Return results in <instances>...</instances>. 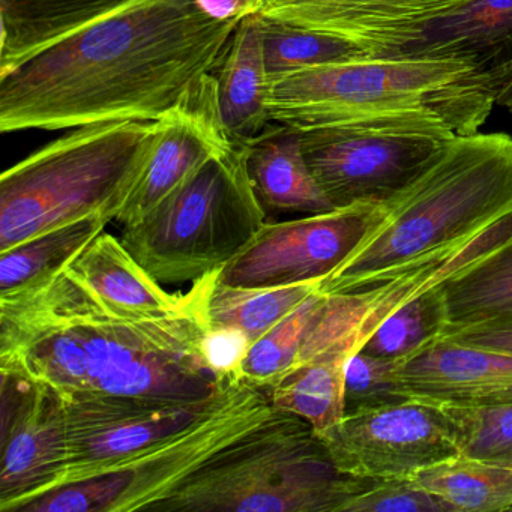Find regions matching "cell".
I'll list each match as a JSON object with an SVG mask.
<instances>
[{"mask_svg":"<svg viewBox=\"0 0 512 512\" xmlns=\"http://www.w3.org/2000/svg\"><path fill=\"white\" fill-rule=\"evenodd\" d=\"M239 22L197 0H137L0 73V131L160 121L215 73Z\"/></svg>","mask_w":512,"mask_h":512,"instance_id":"6da1fadb","label":"cell"},{"mask_svg":"<svg viewBox=\"0 0 512 512\" xmlns=\"http://www.w3.org/2000/svg\"><path fill=\"white\" fill-rule=\"evenodd\" d=\"M193 284L179 310L136 313L62 269L40 286L0 298V373L44 386L64 401L205 400L223 380L203 355V281Z\"/></svg>","mask_w":512,"mask_h":512,"instance_id":"7a4b0ae2","label":"cell"},{"mask_svg":"<svg viewBox=\"0 0 512 512\" xmlns=\"http://www.w3.org/2000/svg\"><path fill=\"white\" fill-rule=\"evenodd\" d=\"M512 214V137L455 136L407 187L380 205L350 256L320 281L325 295L376 286L416 260L460 244Z\"/></svg>","mask_w":512,"mask_h":512,"instance_id":"3957f363","label":"cell"},{"mask_svg":"<svg viewBox=\"0 0 512 512\" xmlns=\"http://www.w3.org/2000/svg\"><path fill=\"white\" fill-rule=\"evenodd\" d=\"M494 106L488 74L461 59L368 56L269 77L271 121L298 130L419 115L467 136Z\"/></svg>","mask_w":512,"mask_h":512,"instance_id":"277c9868","label":"cell"},{"mask_svg":"<svg viewBox=\"0 0 512 512\" xmlns=\"http://www.w3.org/2000/svg\"><path fill=\"white\" fill-rule=\"evenodd\" d=\"M373 481L341 472L307 421L272 409L151 511L343 512Z\"/></svg>","mask_w":512,"mask_h":512,"instance_id":"5b68a950","label":"cell"},{"mask_svg":"<svg viewBox=\"0 0 512 512\" xmlns=\"http://www.w3.org/2000/svg\"><path fill=\"white\" fill-rule=\"evenodd\" d=\"M157 136L158 121L85 125L5 170L0 253L89 215L116 220Z\"/></svg>","mask_w":512,"mask_h":512,"instance_id":"8992f818","label":"cell"},{"mask_svg":"<svg viewBox=\"0 0 512 512\" xmlns=\"http://www.w3.org/2000/svg\"><path fill=\"white\" fill-rule=\"evenodd\" d=\"M268 223L247 146L232 140L133 226L121 242L160 284L196 283L235 259Z\"/></svg>","mask_w":512,"mask_h":512,"instance_id":"52a82bcc","label":"cell"},{"mask_svg":"<svg viewBox=\"0 0 512 512\" xmlns=\"http://www.w3.org/2000/svg\"><path fill=\"white\" fill-rule=\"evenodd\" d=\"M457 134L430 116H395L301 130L305 160L335 208L383 205Z\"/></svg>","mask_w":512,"mask_h":512,"instance_id":"ba28073f","label":"cell"},{"mask_svg":"<svg viewBox=\"0 0 512 512\" xmlns=\"http://www.w3.org/2000/svg\"><path fill=\"white\" fill-rule=\"evenodd\" d=\"M244 382L223 380L211 397L188 404H158L133 398L62 400L68 463L59 487L115 472L134 455L214 412Z\"/></svg>","mask_w":512,"mask_h":512,"instance_id":"9c48e42d","label":"cell"},{"mask_svg":"<svg viewBox=\"0 0 512 512\" xmlns=\"http://www.w3.org/2000/svg\"><path fill=\"white\" fill-rule=\"evenodd\" d=\"M379 209L358 203L299 220L268 221L215 277L224 286L250 289L320 283L358 247Z\"/></svg>","mask_w":512,"mask_h":512,"instance_id":"30bf717a","label":"cell"},{"mask_svg":"<svg viewBox=\"0 0 512 512\" xmlns=\"http://www.w3.org/2000/svg\"><path fill=\"white\" fill-rule=\"evenodd\" d=\"M320 439L335 466L356 478H413L460 455L443 410L416 400L347 413Z\"/></svg>","mask_w":512,"mask_h":512,"instance_id":"8fae6325","label":"cell"},{"mask_svg":"<svg viewBox=\"0 0 512 512\" xmlns=\"http://www.w3.org/2000/svg\"><path fill=\"white\" fill-rule=\"evenodd\" d=\"M0 374L4 407L0 511L17 512L61 484L68 463L67 421L55 392Z\"/></svg>","mask_w":512,"mask_h":512,"instance_id":"7c38bea8","label":"cell"},{"mask_svg":"<svg viewBox=\"0 0 512 512\" xmlns=\"http://www.w3.org/2000/svg\"><path fill=\"white\" fill-rule=\"evenodd\" d=\"M272 409L268 389L242 383L214 412L121 464L118 470L124 473L125 488L110 512L151 511L176 485Z\"/></svg>","mask_w":512,"mask_h":512,"instance_id":"4fadbf2b","label":"cell"},{"mask_svg":"<svg viewBox=\"0 0 512 512\" xmlns=\"http://www.w3.org/2000/svg\"><path fill=\"white\" fill-rule=\"evenodd\" d=\"M470 0H251L248 14L346 38L371 58H392Z\"/></svg>","mask_w":512,"mask_h":512,"instance_id":"5bb4252c","label":"cell"},{"mask_svg":"<svg viewBox=\"0 0 512 512\" xmlns=\"http://www.w3.org/2000/svg\"><path fill=\"white\" fill-rule=\"evenodd\" d=\"M232 140L221 124L217 80L209 74L158 121L151 155L115 221L128 227L142 220Z\"/></svg>","mask_w":512,"mask_h":512,"instance_id":"9a60e30c","label":"cell"},{"mask_svg":"<svg viewBox=\"0 0 512 512\" xmlns=\"http://www.w3.org/2000/svg\"><path fill=\"white\" fill-rule=\"evenodd\" d=\"M394 376L409 400L461 409L512 406V355L508 353L437 337L398 361Z\"/></svg>","mask_w":512,"mask_h":512,"instance_id":"2e32d148","label":"cell"},{"mask_svg":"<svg viewBox=\"0 0 512 512\" xmlns=\"http://www.w3.org/2000/svg\"><path fill=\"white\" fill-rule=\"evenodd\" d=\"M392 58H452L479 70L512 62V0H470L424 29Z\"/></svg>","mask_w":512,"mask_h":512,"instance_id":"e0dca14e","label":"cell"},{"mask_svg":"<svg viewBox=\"0 0 512 512\" xmlns=\"http://www.w3.org/2000/svg\"><path fill=\"white\" fill-rule=\"evenodd\" d=\"M245 146L251 184L266 212L313 215L337 209L305 160L301 130L277 124Z\"/></svg>","mask_w":512,"mask_h":512,"instance_id":"ac0fdd59","label":"cell"},{"mask_svg":"<svg viewBox=\"0 0 512 512\" xmlns=\"http://www.w3.org/2000/svg\"><path fill=\"white\" fill-rule=\"evenodd\" d=\"M221 124L236 142L247 143L269 127V74L259 17H242L214 73Z\"/></svg>","mask_w":512,"mask_h":512,"instance_id":"d6986e66","label":"cell"},{"mask_svg":"<svg viewBox=\"0 0 512 512\" xmlns=\"http://www.w3.org/2000/svg\"><path fill=\"white\" fill-rule=\"evenodd\" d=\"M137 0H0V73L41 47Z\"/></svg>","mask_w":512,"mask_h":512,"instance_id":"ffe728a7","label":"cell"},{"mask_svg":"<svg viewBox=\"0 0 512 512\" xmlns=\"http://www.w3.org/2000/svg\"><path fill=\"white\" fill-rule=\"evenodd\" d=\"M67 268L101 298L136 313H172L188 299V293L164 290L110 233H100Z\"/></svg>","mask_w":512,"mask_h":512,"instance_id":"44dd1931","label":"cell"},{"mask_svg":"<svg viewBox=\"0 0 512 512\" xmlns=\"http://www.w3.org/2000/svg\"><path fill=\"white\" fill-rule=\"evenodd\" d=\"M442 335L487 323L512 322V238L440 286Z\"/></svg>","mask_w":512,"mask_h":512,"instance_id":"7402d4cb","label":"cell"},{"mask_svg":"<svg viewBox=\"0 0 512 512\" xmlns=\"http://www.w3.org/2000/svg\"><path fill=\"white\" fill-rule=\"evenodd\" d=\"M110 221L103 215H89L2 251L0 298H10L55 277L106 230Z\"/></svg>","mask_w":512,"mask_h":512,"instance_id":"603a6c76","label":"cell"},{"mask_svg":"<svg viewBox=\"0 0 512 512\" xmlns=\"http://www.w3.org/2000/svg\"><path fill=\"white\" fill-rule=\"evenodd\" d=\"M202 281L203 314L208 326L239 329L251 343L319 292L320 286V283H307L263 289L232 287L218 283L215 274L202 278Z\"/></svg>","mask_w":512,"mask_h":512,"instance_id":"cb8c5ba5","label":"cell"},{"mask_svg":"<svg viewBox=\"0 0 512 512\" xmlns=\"http://www.w3.org/2000/svg\"><path fill=\"white\" fill-rule=\"evenodd\" d=\"M413 481L449 512L512 511V466L458 455L421 470Z\"/></svg>","mask_w":512,"mask_h":512,"instance_id":"d4e9b609","label":"cell"},{"mask_svg":"<svg viewBox=\"0 0 512 512\" xmlns=\"http://www.w3.org/2000/svg\"><path fill=\"white\" fill-rule=\"evenodd\" d=\"M346 365L331 355H317L296 365L268 388L272 407L299 416L322 436L346 415Z\"/></svg>","mask_w":512,"mask_h":512,"instance_id":"484cf974","label":"cell"},{"mask_svg":"<svg viewBox=\"0 0 512 512\" xmlns=\"http://www.w3.org/2000/svg\"><path fill=\"white\" fill-rule=\"evenodd\" d=\"M259 28L269 77L299 68L370 56L358 44L337 35L298 28L263 17H259Z\"/></svg>","mask_w":512,"mask_h":512,"instance_id":"4316f807","label":"cell"},{"mask_svg":"<svg viewBox=\"0 0 512 512\" xmlns=\"http://www.w3.org/2000/svg\"><path fill=\"white\" fill-rule=\"evenodd\" d=\"M323 298V293H314L271 331L251 344L242 365V379L245 382L268 389L295 368Z\"/></svg>","mask_w":512,"mask_h":512,"instance_id":"83f0119b","label":"cell"},{"mask_svg":"<svg viewBox=\"0 0 512 512\" xmlns=\"http://www.w3.org/2000/svg\"><path fill=\"white\" fill-rule=\"evenodd\" d=\"M443 328L445 307L440 287H437L395 310L358 352L389 361H403L440 337Z\"/></svg>","mask_w":512,"mask_h":512,"instance_id":"f1b7e54d","label":"cell"},{"mask_svg":"<svg viewBox=\"0 0 512 512\" xmlns=\"http://www.w3.org/2000/svg\"><path fill=\"white\" fill-rule=\"evenodd\" d=\"M440 409L451 424L461 455L512 466V406Z\"/></svg>","mask_w":512,"mask_h":512,"instance_id":"f546056e","label":"cell"},{"mask_svg":"<svg viewBox=\"0 0 512 512\" xmlns=\"http://www.w3.org/2000/svg\"><path fill=\"white\" fill-rule=\"evenodd\" d=\"M397 362L356 352L346 365L344 406L347 413L409 400L394 376Z\"/></svg>","mask_w":512,"mask_h":512,"instance_id":"4dcf8cb0","label":"cell"},{"mask_svg":"<svg viewBox=\"0 0 512 512\" xmlns=\"http://www.w3.org/2000/svg\"><path fill=\"white\" fill-rule=\"evenodd\" d=\"M124 488L122 472L104 473L44 491L17 512H110Z\"/></svg>","mask_w":512,"mask_h":512,"instance_id":"1f68e13d","label":"cell"},{"mask_svg":"<svg viewBox=\"0 0 512 512\" xmlns=\"http://www.w3.org/2000/svg\"><path fill=\"white\" fill-rule=\"evenodd\" d=\"M343 512H449L448 506L412 478L374 479Z\"/></svg>","mask_w":512,"mask_h":512,"instance_id":"d6a6232c","label":"cell"},{"mask_svg":"<svg viewBox=\"0 0 512 512\" xmlns=\"http://www.w3.org/2000/svg\"><path fill=\"white\" fill-rule=\"evenodd\" d=\"M251 340L236 328L208 326L203 340V355L218 380L242 379V365L250 350Z\"/></svg>","mask_w":512,"mask_h":512,"instance_id":"836d02e7","label":"cell"},{"mask_svg":"<svg viewBox=\"0 0 512 512\" xmlns=\"http://www.w3.org/2000/svg\"><path fill=\"white\" fill-rule=\"evenodd\" d=\"M440 337L464 346L512 355V322L472 326V328L449 332Z\"/></svg>","mask_w":512,"mask_h":512,"instance_id":"e575fe53","label":"cell"},{"mask_svg":"<svg viewBox=\"0 0 512 512\" xmlns=\"http://www.w3.org/2000/svg\"><path fill=\"white\" fill-rule=\"evenodd\" d=\"M203 11L218 20L242 19L247 16L251 0H197Z\"/></svg>","mask_w":512,"mask_h":512,"instance_id":"d590c367","label":"cell"},{"mask_svg":"<svg viewBox=\"0 0 512 512\" xmlns=\"http://www.w3.org/2000/svg\"><path fill=\"white\" fill-rule=\"evenodd\" d=\"M491 89H493L496 106L503 107L512 113V62L488 71Z\"/></svg>","mask_w":512,"mask_h":512,"instance_id":"8d00e7d4","label":"cell"}]
</instances>
